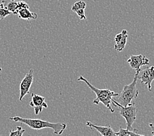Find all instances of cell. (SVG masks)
Here are the masks:
<instances>
[{
	"label": "cell",
	"mask_w": 154,
	"mask_h": 136,
	"mask_svg": "<svg viewBox=\"0 0 154 136\" xmlns=\"http://www.w3.org/2000/svg\"><path fill=\"white\" fill-rule=\"evenodd\" d=\"M11 120H13L15 122H21L26 124L33 130H41L43 128H51L53 129L54 133L57 135H62L64 131L67 127L66 123L50 122L47 120H42L35 119H26L22 117L15 116L10 117Z\"/></svg>",
	"instance_id": "cell-1"
},
{
	"label": "cell",
	"mask_w": 154,
	"mask_h": 136,
	"mask_svg": "<svg viewBox=\"0 0 154 136\" xmlns=\"http://www.w3.org/2000/svg\"><path fill=\"white\" fill-rule=\"evenodd\" d=\"M79 81L85 82L87 85L89 86V89L92 90L97 95V98L93 100V104L98 105L100 103L103 104L112 113H114V110L112 107V105H113V97H117L119 95L118 93H116L109 89H99L92 85L88 80L84 78L83 76H80L78 79Z\"/></svg>",
	"instance_id": "cell-2"
},
{
	"label": "cell",
	"mask_w": 154,
	"mask_h": 136,
	"mask_svg": "<svg viewBox=\"0 0 154 136\" xmlns=\"http://www.w3.org/2000/svg\"><path fill=\"white\" fill-rule=\"evenodd\" d=\"M139 70L136 71V74L132 83L129 84L125 85L122 92L118 95L119 98L117 100V102L123 107H127L130 105L132 103V101L134 99L137 98L138 96L139 92L137 89V83Z\"/></svg>",
	"instance_id": "cell-3"
},
{
	"label": "cell",
	"mask_w": 154,
	"mask_h": 136,
	"mask_svg": "<svg viewBox=\"0 0 154 136\" xmlns=\"http://www.w3.org/2000/svg\"><path fill=\"white\" fill-rule=\"evenodd\" d=\"M116 105L119 109L120 115L126 120L127 129L133 130V124L137 119V115L138 110L135 104H131L127 107H123L117 101Z\"/></svg>",
	"instance_id": "cell-4"
},
{
	"label": "cell",
	"mask_w": 154,
	"mask_h": 136,
	"mask_svg": "<svg viewBox=\"0 0 154 136\" xmlns=\"http://www.w3.org/2000/svg\"><path fill=\"white\" fill-rule=\"evenodd\" d=\"M33 81H34V70L31 69L26 73L20 84V101L23 100L25 95L29 93Z\"/></svg>",
	"instance_id": "cell-5"
},
{
	"label": "cell",
	"mask_w": 154,
	"mask_h": 136,
	"mask_svg": "<svg viewBox=\"0 0 154 136\" xmlns=\"http://www.w3.org/2000/svg\"><path fill=\"white\" fill-rule=\"evenodd\" d=\"M138 79H140L142 84L148 86L149 91H152V83L154 80V66L140 69L138 73Z\"/></svg>",
	"instance_id": "cell-6"
},
{
	"label": "cell",
	"mask_w": 154,
	"mask_h": 136,
	"mask_svg": "<svg viewBox=\"0 0 154 136\" xmlns=\"http://www.w3.org/2000/svg\"><path fill=\"white\" fill-rule=\"evenodd\" d=\"M32 100L30 102V106L34 108L35 115H38L43 111V108L48 107V105L45 101V97L42 96L38 94L32 93L31 94Z\"/></svg>",
	"instance_id": "cell-7"
},
{
	"label": "cell",
	"mask_w": 154,
	"mask_h": 136,
	"mask_svg": "<svg viewBox=\"0 0 154 136\" xmlns=\"http://www.w3.org/2000/svg\"><path fill=\"white\" fill-rule=\"evenodd\" d=\"M127 63H129L132 69L137 71L140 69L142 66L148 65L149 64V60L142 54L131 55L127 60Z\"/></svg>",
	"instance_id": "cell-8"
},
{
	"label": "cell",
	"mask_w": 154,
	"mask_h": 136,
	"mask_svg": "<svg viewBox=\"0 0 154 136\" xmlns=\"http://www.w3.org/2000/svg\"><path fill=\"white\" fill-rule=\"evenodd\" d=\"M127 38L128 32L126 30H123L122 32L116 35L114 49L117 52H122L125 49L127 44Z\"/></svg>",
	"instance_id": "cell-9"
},
{
	"label": "cell",
	"mask_w": 154,
	"mask_h": 136,
	"mask_svg": "<svg viewBox=\"0 0 154 136\" xmlns=\"http://www.w3.org/2000/svg\"><path fill=\"white\" fill-rule=\"evenodd\" d=\"M86 125L87 126L90 127L93 130H96L102 136H117L116 132L112 129L110 126H98V125L94 124L89 121H87Z\"/></svg>",
	"instance_id": "cell-10"
},
{
	"label": "cell",
	"mask_w": 154,
	"mask_h": 136,
	"mask_svg": "<svg viewBox=\"0 0 154 136\" xmlns=\"http://www.w3.org/2000/svg\"><path fill=\"white\" fill-rule=\"evenodd\" d=\"M87 4L85 2L79 0L74 3L72 7V11L75 13L80 20H86L87 17L85 13V9L86 8Z\"/></svg>",
	"instance_id": "cell-11"
},
{
	"label": "cell",
	"mask_w": 154,
	"mask_h": 136,
	"mask_svg": "<svg viewBox=\"0 0 154 136\" xmlns=\"http://www.w3.org/2000/svg\"><path fill=\"white\" fill-rule=\"evenodd\" d=\"M19 17L21 19L24 20H35L37 19L38 17V14L32 12L30 11V9L28 8H24L21 9L17 13Z\"/></svg>",
	"instance_id": "cell-12"
},
{
	"label": "cell",
	"mask_w": 154,
	"mask_h": 136,
	"mask_svg": "<svg viewBox=\"0 0 154 136\" xmlns=\"http://www.w3.org/2000/svg\"><path fill=\"white\" fill-rule=\"evenodd\" d=\"M1 5L14 14H17L19 11L18 2L15 0H2Z\"/></svg>",
	"instance_id": "cell-13"
},
{
	"label": "cell",
	"mask_w": 154,
	"mask_h": 136,
	"mask_svg": "<svg viewBox=\"0 0 154 136\" xmlns=\"http://www.w3.org/2000/svg\"><path fill=\"white\" fill-rule=\"evenodd\" d=\"M117 136H144V135L139 134L138 133V130L134 129L129 130L127 129H124L122 126L120 127L119 131L116 132Z\"/></svg>",
	"instance_id": "cell-14"
},
{
	"label": "cell",
	"mask_w": 154,
	"mask_h": 136,
	"mask_svg": "<svg viewBox=\"0 0 154 136\" xmlns=\"http://www.w3.org/2000/svg\"><path fill=\"white\" fill-rule=\"evenodd\" d=\"M24 132H25V130H24L23 127L20 126H17L16 130H9L10 136H23Z\"/></svg>",
	"instance_id": "cell-15"
},
{
	"label": "cell",
	"mask_w": 154,
	"mask_h": 136,
	"mask_svg": "<svg viewBox=\"0 0 154 136\" xmlns=\"http://www.w3.org/2000/svg\"><path fill=\"white\" fill-rule=\"evenodd\" d=\"M11 12H10L9 11L4 8L1 4H0V20H4L7 17H8L9 14H11Z\"/></svg>",
	"instance_id": "cell-16"
},
{
	"label": "cell",
	"mask_w": 154,
	"mask_h": 136,
	"mask_svg": "<svg viewBox=\"0 0 154 136\" xmlns=\"http://www.w3.org/2000/svg\"><path fill=\"white\" fill-rule=\"evenodd\" d=\"M18 7H19V11L21 9H24V8L30 9V7H29L28 3L26 2H25L24 1L18 2Z\"/></svg>",
	"instance_id": "cell-17"
},
{
	"label": "cell",
	"mask_w": 154,
	"mask_h": 136,
	"mask_svg": "<svg viewBox=\"0 0 154 136\" xmlns=\"http://www.w3.org/2000/svg\"><path fill=\"white\" fill-rule=\"evenodd\" d=\"M149 126L150 127V128H151L152 130V136H154V124H152V123H150L149 124Z\"/></svg>",
	"instance_id": "cell-18"
},
{
	"label": "cell",
	"mask_w": 154,
	"mask_h": 136,
	"mask_svg": "<svg viewBox=\"0 0 154 136\" xmlns=\"http://www.w3.org/2000/svg\"><path fill=\"white\" fill-rule=\"evenodd\" d=\"M2 71V68H0V72H1Z\"/></svg>",
	"instance_id": "cell-19"
}]
</instances>
